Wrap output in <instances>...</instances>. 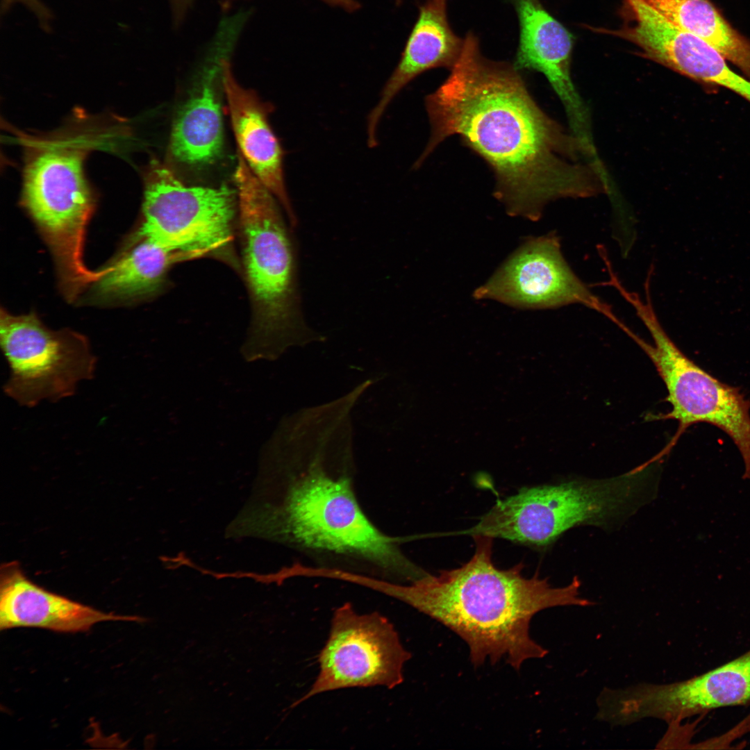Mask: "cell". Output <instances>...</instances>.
I'll return each mask as SVG.
<instances>
[{
	"label": "cell",
	"instance_id": "3",
	"mask_svg": "<svg viewBox=\"0 0 750 750\" xmlns=\"http://www.w3.org/2000/svg\"><path fill=\"white\" fill-rule=\"evenodd\" d=\"M476 551L461 567L438 575L426 574L408 585L389 581L379 591L442 624L468 645L475 667L486 660H504L519 669L527 660L542 658L548 650L530 635L533 617L542 610L565 606H590L581 597V581L554 588L538 572L522 574V563L508 569L492 562L493 538L474 535Z\"/></svg>",
	"mask_w": 750,
	"mask_h": 750
},
{
	"label": "cell",
	"instance_id": "17",
	"mask_svg": "<svg viewBox=\"0 0 750 750\" xmlns=\"http://www.w3.org/2000/svg\"><path fill=\"white\" fill-rule=\"evenodd\" d=\"M134 247L103 268L93 283L95 294L103 299H134L155 292L169 269L176 262L201 256L172 250L149 240L134 242Z\"/></svg>",
	"mask_w": 750,
	"mask_h": 750
},
{
	"label": "cell",
	"instance_id": "16",
	"mask_svg": "<svg viewBox=\"0 0 750 750\" xmlns=\"http://www.w3.org/2000/svg\"><path fill=\"white\" fill-rule=\"evenodd\" d=\"M226 56L222 63V85L240 155L248 167L283 207L292 224L296 217L287 192L283 153L269 120L268 109L251 90L235 79Z\"/></svg>",
	"mask_w": 750,
	"mask_h": 750
},
{
	"label": "cell",
	"instance_id": "4",
	"mask_svg": "<svg viewBox=\"0 0 750 750\" xmlns=\"http://www.w3.org/2000/svg\"><path fill=\"white\" fill-rule=\"evenodd\" d=\"M246 274L255 308L253 337L242 349L249 361L273 360L317 336L297 315L291 244L273 194L240 154L234 173Z\"/></svg>",
	"mask_w": 750,
	"mask_h": 750
},
{
	"label": "cell",
	"instance_id": "12",
	"mask_svg": "<svg viewBox=\"0 0 750 750\" xmlns=\"http://www.w3.org/2000/svg\"><path fill=\"white\" fill-rule=\"evenodd\" d=\"M240 33L238 28L229 24L218 26L195 90L172 126L169 152L176 162L203 167L213 163L221 155L224 133L219 83L223 60L232 53Z\"/></svg>",
	"mask_w": 750,
	"mask_h": 750
},
{
	"label": "cell",
	"instance_id": "8",
	"mask_svg": "<svg viewBox=\"0 0 750 750\" xmlns=\"http://www.w3.org/2000/svg\"><path fill=\"white\" fill-rule=\"evenodd\" d=\"M411 656L387 617L378 612L359 613L344 603L333 612L328 638L318 655L315 680L292 707L337 690L393 689L403 683V667Z\"/></svg>",
	"mask_w": 750,
	"mask_h": 750
},
{
	"label": "cell",
	"instance_id": "19",
	"mask_svg": "<svg viewBox=\"0 0 750 750\" xmlns=\"http://www.w3.org/2000/svg\"><path fill=\"white\" fill-rule=\"evenodd\" d=\"M235 0H224L222 6L227 8L228 5ZM329 5L340 7L348 12H353L360 8V3L357 0H322Z\"/></svg>",
	"mask_w": 750,
	"mask_h": 750
},
{
	"label": "cell",
	"instance_id": "1",
	"mask_svg": "<svg viewBox=\"0 0 750 750\" xmlns=\"http://www.w3.org/2000/svg\"><path fill=\"white\" fill-rule=\"evenodd\" d=\"M352 400L342 397L284 417L260 453L250 499L226 530L317 558L372 568L383 578L413 576L399 539L369 519L353 487Z\"/></svg>",
	"mask_w": 750,
	"mask_h": 750
},
{
	"label": "cell",
	"instance_id": "15",
	"mask_svg": "<svg viewBox=\"0 0 750 750\" xmlns=\"http://www.w3.org/2000/svg\"><path fill=\"white\" fill-rule=\"evenodd\" d=\"M464 39L453 31L447 18V0H426L407 40L401 58L384 85L380 98L367 117V144H378L376 133L386 108L410 81L427 70H450L461 54Z\"/></svg>",
	"mask_w": 750,
	"mask_h": 750
},
{
	"label": "cell",
	"instance_id": "13",
	"mask_svg": "<svg viewBox=\"0 0 750 750\" xmlns=\"http://www.w3.org/2000/svg\"><path fill=\"white\" fill-rule=\"evenodd\" d=\"M517 14L519 40L513 65L544 75L562 101L572 131H590L588 110L573 83L570 63L573 35L540 0H509Z\"/></svg>",
	"mask_w": 750,
	"mask_h": 750
},
{
	"label": "cell",
	"instance_id": "14",
	"mask_svg": "<svg viewBox=\"0 0 750 750\" xmlns=\"http://www.w3.org/2000/svg\"><path fill=\"white\" fill-rule=\"evenodd\" d=\"M106 621L142 622L145 619L104 612L49 592L31 581L17 562L0 573V629L33 627L62 633L88 631Z\"/></svg>",
	"mask_w": 750,
	"mask_h": 750
},
{
	"label": "cell",
	"instance_id": "10",
	"mask_svg": "<svg viewBox=\"0 0 750 750\" xmlns=\"http://www.w3.org/2000/svg\"><path fill=\"white\" fill-rule=\"evenodd\" d=\"M750 703V650L712 670L666 684L609 689L605 709L615 726L656 718L669 725L713 709Z\"/></svg>",
	"mask_w": 750,
	"mask_h": 750
},
{
	"label": "cell",
	"instance_id": "7",
	"mask_svg": "<svg viewBox=\"0 0 750 750\" xmlns=\"http://www.w3.org/2000/svg\"><path fill=\"white\" fill-rule=\"evenodd\" d=\"M144 183L143 221L135 242L147 239L172 250L200 256L228 244L235 190L226 185H186L158 161L151 165Z\"/></svg>",
	"mask_w": 750,
	"mask_h": 750
},
{
	"label": "cell",
	"instance_id": "18",
	"mask_svg": "<svg viewBox=\"0 0 750 750\" xmlns=\"http://www.w3.org/2000/svg\"><path fill=\"white\" fill-rule=\"evenodd\" d=\"M669 22L712 46L750 80V42L708 0H642Z\"/></svg>",
	"mask_w": 750,
	"mask_h": 750
},
{
	"label": "cell",
	"instance_id": "11",
	"mask_svg": "<svg viewBox=\"0 0 750 750\" xmlns=\"http://www.w3.org/2000/svg\"><path fill=\"white\" fill-rule=\"evenodd\" d=\"M474 296L520 308L578 303L618 322L611 308L593 294L571 269L555 233L527 240Z\"/></svg>",
	"mask_w": 750,
	"mask_h": 750
},
{
	"label": "cell",
	"instance_id": "6",
	"mask_svg": "<svg viewBox=\"0 0 750 750\" xmlns=\"http://www.w3.org/2000/svg\"><path fill=\"white\" fill-rule=\"evenodd\" d=\"M0 342L10 367L4 392L22 406L70 397L78 383L94 377L97 358L88 340L67 329L52 331L33 313L1 309Z\"/></svg>",
	"mask_w": 750,
	"mask_h": 750
},
{
	"label": "cell",
	"instance_id": "9",
	"mask_svg": "<svg viewBox=\"0 0 750 750\" xmlns=\"http://www.w3.org/2000/svg\"><path fill=\"white\" fill-rule=\"evenodd\" d=\"M653 344L638 343L665 383L672 410L667 418L679 422V433L692 424L708 423L726 433L740 451L750 478V401L688 358L667 335L655 312L642 317Z\"/></svg>",
	"mask_w": 750,
	"mask_h": 750
},
{
	"label": "cell",
	"instance_id": "20",
	"mask_svg": "<svg viewBox=\"0 0 750 750\" xmlns=\"http://www.w3.org/2000/svg\"><path fill=\"white\" fill-rule=\"evenodd\" d=\"M395 1H397V3H399L402 0H395Z\"/></svg>",
	"mask_w": 750,
	"mask_h": 750
},
{
	"label": "cell",
	"instance_id": "5",
	"mask_svg": "<svg viewBox=\"0 0 750 750\" xmlns=\"http://www.w3.org/2000/svg\"><path fill=\"white\" fill-rule=\"evenodd\" d=\"M76 139L62 136L36 143L24 166L22 198L67 290L81 288L94 276L83 250L94 200L83 171L86 145Z\"/></svg>",
	"mask_w": 750,
	"mask_h": 750
},
{
	"label": "cell",
	"instance_id": "2",
	"mask_svg": "<svg viewBox=\"0 0 750 750\" xmlns=\"http://www.w3.org/2000/svg\"><path fill=\"white\" fill-rule=\"evenodd\" d=\"M425 106L431 136L413 167L458 135L492 169L494 195L510 215L538 220L551 201L607 192L582 142L541 110L513 65L482 55L473 33Z\"/></svg>",
	"mask_w": 750,
	"mask_h": 750
}]
</instances>
